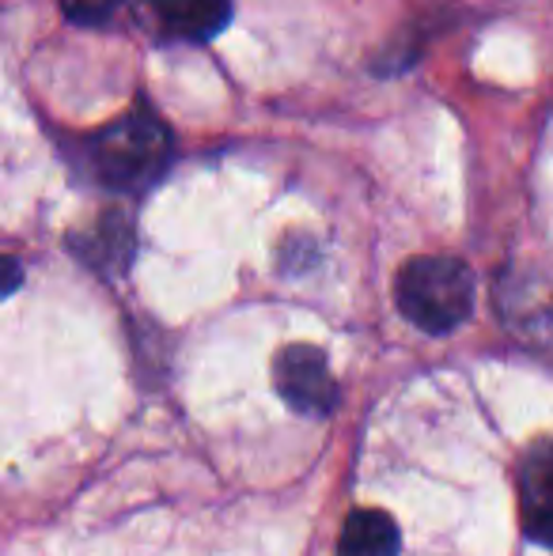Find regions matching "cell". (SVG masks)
Listing matches in <instances>:
<instances>
[{
	"label": "cell",
	"instance_id": "1",
	"mask_svg": "<svg viewBox=\"0 0 553 556\" xmlns=\"http://www.w3.org/2000/svg\"><path fill=\"white\" fill-rule=\"evenodd\" d=\"M88 163L99 186L114 193H140L167 170L171 132L148 111H134L88 140Z\"/></svg>",
	"mask_w": 553,
	"mask_h": 556
},
{
	"label": "cell",
	"instance_id": "2",
	"mask_svg": "<svg viewBox=\"0 0 553 556\" xmlns=\"http://www.w3.org/2000/svg\"><path fill=\"white\" fill-rule=\"evenodd\" d=\"M474 273L458 257L425 254L402 265L394 280L399 311L425 333H451L470 318L474 311Z\"/></svg>",
	"mask_w": 553,
	"mask_h": 556
},
{
	"label": "cell",
	"instance_id": "3",
	"mask_svg": "<svg viewBox=\"0 0 553 556\" xmlns=\"http://www.w3.org/2000/svg\"><path fill=\"white\" fill-rule=\"evenodd\" d=\"M277 394L288 402V409L303 417H330L338 409V382L326 364V352L315 344H288L277 352L274 364Z\"/></svg>",
	"mask_w": 553,
	"mask_h": 556
},
{
	"label": "cell",
	"instance_id": "4",
	"mask_svg": "<svg viewBox=\"0 0 553 556\" xmlns=\"http://www.w3.org/2000/svg\"><path fill=\"white\" fill-rule=\"evenodd\" d=\"M519 519L531 542L553 549V440L535 443L516 469Z\"/></svg>",
	"mask_w": 553,
	"mask_h": 556
},
{
	"label": "cell",
	"instance_id": "5",
	"mask_svg": "<svg viewBox=\"0 0 553 556\" xmlns=\"http://www.w3.org/2000/svg\"><path fill=\"white\" fill-rule=\"evenodd\" d=\"M155 35L171 42H209L231 20V0H144Z\"/></svg>",
	"mask_w": 553,
	"mask_h": 556
},
{
	"label": "cell",
	"instance_id": "7",
	"mask_svg": "<svg viewBox=\"0 0 553 556\" xmlns=\"http://www.w3.org/2000/svg\"><path fill=\"white\" fill-rule=\"evenodd\" d=\"M73 247L88 265L106 269V273H118V269H126L129 254H134V227H129L126 216L106 213L103 220H96V227H91L84 239L76 235Z\"/></svg>",
	"mask_w": 553,
	"mask_h": 556
},
{
	"label": "cell",
	"instance_id": "6",
	"mask_svg": "<svg viewBox=\"0 0 553 556\" xmlns=\"http://www.w3.org/2000/svg\"><path fill=\"white\" fill-rule=\"evenodd\" d=\"M399 545L402 538L391 515L364 507V511L349 515V522L341 527L338 556H399Z\"/></svg>",
	"mask_w": 553,
	"mask_h": 556
},
{
	"label": "cell",
	"instance_id": "8",
	"mask_svg": "<svg viewBox=\"0 0 553 556\" xmlns=\"http://www.w3.org/2000/svg\"><path fill=\"white\" fill-rule=\"evenodd\" d=\"M134 4L137 0H61V12L76 27H106Z\"/></svg>",
	"mask_w": 553,
	"mask_h": 556
}]
</instances>
